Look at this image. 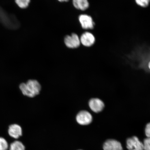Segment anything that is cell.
Instances as JSON below:
<instances>
[{"instance_id": "15", "label": "cell", "mask_w": 150, "mask_h": 150, "mask_svg": "<svg viewBox=\"0 0 150 150\" xmlns=\"http://www.w3.org/2000/svg\"><path fill=\"white\" fill-rule=\"evenodd\" d=\"M8 149V144L5 139L0 137V150H7Z\"/></svg>"}, {"instance_id": "3", "label": "cell", "mask_w": 150, "mask_h": 150, "mask_svg": "<svg viewBox=\"0 0 150 150\" xmlns=\"http://www.w3.org/2000/svg\"><path fill=\"white\" fill-rule=\"evenodd\" d=\"M65 45L70 48L79 47L80 45V39L76 33H73L71 35H67L64 39Z\"/></svg>"}, {"instance_id": "8", "label": "cell", "mask_w": 150, "mask_h": 150, "mask_svg": "<svg viewBox=\"0 0 150 150\" xmlns=\"http://www.w3.org/2000/svg\"><path fill=\"white\" fill-rule=\"evenodd\" d=\"M95 38L92 33L86 32L81 35L80 37L81 43L84 46L90 47L95 44Z\"/></svg>"}, {"instance_id": "2", "label": "cell", "mask_w": 150, "mask_h": 150, "mask_svg": "<svg viewBox=\"0 0 150 150\" xmlns=\"http://www.w3.org/2000/svg\"><path fill=\"white\" fill-rule=\"evenodd\" d=\"M0 23L5 27L16 29L20 27V24L14 15L9 14L0 7Z\"/></svg>"}, {"instance_id": "6", "label": "cell", "mask_w": 150, "mask_h": 150, "mask_svg": "<svg viewBox=\"0 0 150 150\" xmlns=\"http://www.w3.org/2000/svg\"><path fill=\"white\" fill-rule=\"evenodd\" d=\"M127 147L129 150H144L143 143L136 136L127 139Z\"/></svg>"}, {"instance_id": "17", "label": "cell", "mask_w": 150, "mask_h": 150, "mask_svg": "<svg viewBox=\"0 0 150 150\" xmlns=\"http://www.w3.org/2000/svg\"><path fill=\"white\" fill-rule=\"evenodd\" d=\"M145 132L147 137L150 138V123H148L146 125Z\"/></svg>"}, {"instance_id": "12", "label": "cell", "mask_w": 150, "mask_h": 150, "mask_svg": "<svg viewBox=\"0 0 150 150\" xmlns=\"http://www.w3.org/2000/svg\"><path fill=\"white\" fill-rule=\"evenodd\" d=\"M9 150H25V147L21 142L16 141L11 144Z\"/></svg>"}, {"instance_id": "9", "label": "cell", "mask_w": 150, "mask_h": 150, "mask_svg": "<svg viewBox=\"0 0 150 150\" xmlns=\"http://www.w3.org/2000/svg\"><path fill=\"white\" fill-rule=\"evenodd\" d=\"M103 148L104 150H123L121 144L113 139L107 140L104 143Z\"/></svg>"}, {"instance_id": "14", "label": "cell", "mask_w": 150, "mask_h": 150, "mask_svg": "<svg viewBox=\"0 0 150 150\" xmlns=\"http://www.w3.org/2000/svg\"><path fill=\"white\" fill-rule=\"evenodd\" d=\"M135 1L138 6L144 8L147 7L150 2V0H135Z\"/></svg>"}, {"instance_id": "7", "label": "cell", "mask_w": 150, "mask_h": 150, "mask_svg": "<svg viewBox=\"0 0 150 150\" xmlns=\"http://www.w3.org/2000/svg\"><path fill=\"white\" fill-rule=\"evenodd\" d=\"M89 105L91 109L96 113L102 112L105 108L104 102L98 98L91 99L89 101Z\"/></svg>"}, {"instance_id": "18", "label": "cell", "mask_w": 150, "mask_h": 150, "mask_svg": "<svg viewBox=\"0 0 150 150\" xmlns=\"http://www.w3.org/2000/svg\"><path fill=\"white\" fill-rule=\"evenodd\" d=\"M58 1L61 2H67L69 1V0H58Z\"/></svg>"}, {"instance_id": "20", "label": "cell", "mask_w": 150, "mask_h": 150, "mask_svg": "<svg viewBox=\"0 0 150 150\" xmlns=\"http://www.w3.org/2000/svg\"></svg>"}, {"instance_id": "10", "label": "cell", "mask_w": 150, "mask_h": 150, "mask_svg": "<svg viewBox=\"0 0 150 150\" xmlns=\"http://www.w3.org/2000/svg\"><path fill=\"white\" fill-rule=\"evenodd\" d=\"M8 134L11 137L18 139L22 135V129L20 125L16 124L11 125L9 127Z\"/></svg>"}, {"instance_id": "5", "label": "cell", "mask_w": 150, "mask_h": 150, "mask_svg": "<svg viewBox=\"0 0 150 150\" xmlns=\"http://www.w3.org/2000/svg\"><path fill=\"white\" fill-rule=\"evenodd\" d=\"M76 120L80 125H88L92 121V116L89 112L83 110L79 112L76 117Z\"/></svg>"}, {"instance_id": "16", "label": "cell", "mask_w": 150, "mask_h": 150, "mask_svg": "<svg viewBox=\"0 0 150 150\" xmlns=\"http://www.w3.org/2000/svg\"><path fill=\"white\" fill-rule=\"evenodd\" d=\"M143 144L144 150H150V138H147L144 139Z\"/></svg>"}, {"instance_id": "19", "label": "cell", "mask_w": 150, "mask_h": 150, "mask_svg": "<svg viewBox=\"0 0 150 150\" xmlns=\"http://www.w3.org/2000/svg\"><path fill=\"white\" fill-rule=\"evenodd\" d=\"M148 67H149V70H150V61L149 62V64H148Z\"/></svg>"}, {"instance_id": "4", "label": "cell", "mask_w": 150, "mask_h": 150, "mask_svg": "<svg viewBox=\"0 0 150 150\" xmlns=\"http://www.w3.org/2000/svg\"><path fill=\"white\" fill-rule=\"evenodd\" d=\"M79 20L83 29H93L94 27V22L92 18L89 15L85 14L80 15L79 17Z\"/></svg>"}, {"instance_id": "11", "label": "cell", "mask_w": 150, "mask_h": 150, "mask_svg": "<svg viewBox=\"0 0 150 150\" xmlns=\"http://www.w3.org/2000/svg\"><path fill=\"white\" fill-rule=\"evenodd\" d=\"M72 2L75 8L81 11L86 10L89 6L88 0H73Z\"/></svg>"}, {"instance_id": "1", "label": "cell", "mask_w": 150, "mask_h": 150, "mask_svg": "<svg viewBox=\"0 0 150 150\" xmlns=\"http://www.w3.org/2000/svg\"><path fill=\"white\" fill-rule=\"evenodd\" d=\"M41 86L37 80H30L26 83H22L20 88L24 95L33 97L38 94L41 90Z\"/></svg>"}, {"instance_id": "13", "label": "cell", "mask_w": 150, "mask_h": 150, "mask_svg": "<svg viewBox=\"0 0 150 150\" xmlns=\"http://www.w3.org/2000/svg\"><path fill=\"white\" fill-rule=\"evenodd\" d=\"M15 1L20 8H25L29 6L30 0H15Z\"/></svg>"}]
</instances>
